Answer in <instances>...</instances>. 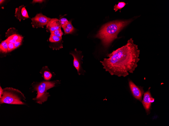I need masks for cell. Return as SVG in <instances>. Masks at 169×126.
I'll return each instance as SVG.
<instances>
[{
  "label": "cell",
  "instance_id": "6da1fadb",
  "mask_svg": "<svg viewBox=\"0 0 169 126\" xmlns=\"http://www.w3.org/2000/svg\"><path fill=\"white\" fill-rule=\"evenodd\" d=\"M140 50L132 38L126 45L108 54L100 62L105 71L112 75L125 77L133 73L139 61Z\"/></svg>",
  "mask_w": 169,
  "mask_h": 126
},
{
  "label": "cell",
  "instance_id": "7a4b0ae2",
  "mask_svg": "<svg viewBox=\"0 0 169 126\" xmlns=\"http://www.w3.org/2000/svg\"><path fill=\"white\" fill-rule=\"evenodd\" d=\"M131 21V20H116L106 23L102 26L95 37L100 39L103 45L107 47L117 38L119 32Z\"/></svg>",
  "mask_w": 169,
  "mask_h": 126
},
{
  "label": "cell",
  "instance_id": "3957f363",
  "mask_svg": "<svg viewBox=\"0 0 169 126\" xmlns=\"http://www.w3.org/2000/svg\"><path fill=\"white\" fill-rule=\"evenodd\" d=\"M60 81L56 80L53 81H43L35 83L33 85L34 90L37 91L36 96L33 99L36 103L42 104L46 101L50 95L47 91L60 83Z\"/></svg>",
  "mask_w": 169,
  "mask_h": 126
},
{
  "label": "cell",
  "instance_id": "277c9868",
  "mask_svg": "<svg viewBox=\"0 0 169 126\" xmlns=\"http://www.w3.org/2000/svg\"><path fill=\"white\" fill-rule=\"evenodd\" d=\"M0 98V104H26L24 95L18 90L12 88L3 89V93Z\"/></svg>",
  "mask_w": 169,
  "mask_h": 126
},
{
  "label": "cell",
  "instance_id": "5b68a950",
  "mask_svg": "<svg viewBox=\"0 0 169 126\" xmlns=\"http://www.w3.org/2000/svg\"><path fill=\"white\" fill-rule=\"evenodd\" d=\"M82 51H77L76 49H75L74 51L70 53V54L73 57V66L76 69L79 75H83L85 72L81 66L82 63V60L83 57V56L82 55Z\"/></svg>",
  "mask_w": 169,
  "mask_h": 126
},
{
  "label": "cell",
  "instance_id": "8992f818",
  "mask_svg": "<svg viewBox=\"0 0 169 126\" xmlns=\"http://www.w3.org/2000/svg\"><path fill=\"white\" fill-rule=\"evenodd\" d=\"M51 19L41 13L38 14L31 19L32 25L33 28H43L44 26L46 25Z\"/></svg>",
  "mask_w": 169,
  "mask_h": 126
},
{
  "label": "cell",
  "instance_id": "52a82bcc",
  "mask_svg": "<svg viewBox=\"0 0 169 126\" xmlns=\"http://www.w3.org/2000/svg\"><path fill=\"white\" fill-rule=\"evenodd\" d=\"M154 100L149 90L144 94L143 97L141 101L143 106L147 114L149 113L151 104Z\"/></svg>",
  "mask_w": 169,
  "mask_h": 126
},
{
  "label": "cell",
  "instance_id": "ba28073f",
  "mask_svg": "<svg viewBox=\"0 0 169 126\" xmlns=\"http://www.w3.org/2000/svg\"><path fill=\"white\" fill-rule=\"evenodd\" d=\"M129 87L134 97L140 101H141L143 91L137 87L131 80L129 81Z\"/></svg>",
  "mask_w": 169,
  "mask_h": 126
},
{
  "label": "cell",
  "instance_id": "9c48e42d",
  "mask_svg": "<svg viewBox=\"0 0 169 126\" xmlns=\"http://www.w3.org/2000/svg\"><path fill=\"white\" fill-rule=\"evenodd\" d=\"M15 16L19 21L29 18L25 6L22 5L15 9Z\"/></svg>",
  "mask_w": 169,
  "mask_h": 126
},
{
  "label": "cell",
  "instance_id": "30bf717a",
  "mask_svg": "<svg viewBox=\"0 0 169 126\" xmlns=\"http://www.w3.org/2000/svg\"><path fill=\"white\" fill-rule=\"evenodd\" d=\"M61 25L59 20L56 18L51 19L46 25V28L50 32L61 28Z\"/></svg>",
  "mask_w": 169,
  "mask_h": 126
},
{
  "label": "cell",
  "instance_id": "8fae6325",
  "mask_svg": "<svg viewBox=\"0 0 169 126\" xmlns=\"http://www.w3.org/2000/svg\"><path fill=\"white\" fill-rule=\"evenodd\" d=\"M40 72L42 74L44 79L46 80H50L52 77V74L47 66L44 67Z\"/></svg>",
  "mask_w": 169,
  "mask_h": 126
},
{
  "label": "cell",
  "instance_id": "7c38bea8",
  "mask_svg": "<svg viewBox=\"0 0 169 126\" xmlns=\"http://www.w3.org/2000/svg\"><path fill=\"white\" fill-rule=\"evenodd\" d=\"M49 41L51 43H57L60 44H62L63 41L62 37H57L52 34H51L49 39Z\"/></svg>",
  "mask_w": 169,
  "mask_h": 126
},
{
  "label": "cell",
  "instance_id": "4fadbf2b",
  "mask_svg": "<svg viewBox=\"0 0 169 126\" xmlns=\"http://www.w3.org/2000/svg\"><path fill=\"white\" fill-rule=\"evenodd\" d=\"M1 52L6 53L8 52V43L6 40L2 41L0 45Z\"/></svg>",
  "mask_w": 169,
  "mask_h": 126
},
{
  "label": "cell",
  "instance_id": "5bb4252c",
  "mask_svg": "<svg viewBox=\"0 0 169 126\" xmlns=\"http://www.w3.org/2000/svg\"><path fill=\"white\" fill-rule=\"evenodd\" d=\"M126 4L123 2H118L117 4H116L114 7V10L115 12L117 11L118 10H120V12L121 9L123 8Z\"/></svg>",
  "mask_w": 169,
  "mask_h": 126
},
{
  "label": "cell",
  "instance_id": "9a60e30c",
  "mask_svg": "<svg viewBox=\"0 0 169 126\" xmlns=\"http://www.w3.org/2000/svg\"><path fill=\"white\" fill-rule=\"evenodd\" d=\"M50 33L51 34H52L59 37H62V36L63 34V32L62 31L61 28L51 32Z\"/></svg>",
  "mask_w": 169,
  "mask_h": 126
},
{
  "label": "cell",
  "instance_id": "2e32d148",
  "mask_svg": "<svg viewBox=\"0 0 169 126\" xmlns=\"http://www.w3.org/2000/svg\"><path fill=\"white\" fill-rule=\"evenodd\" d=\"M17 30L14 28H11L9 29L6 33V35L9 37L15 34H16Z\"/></svg>",
  "mask_w": 169,
  "mask_h": 126
},
{
  "label": "cell",
  "instance_id": "e0dca14e",
  "mask_svg": "<svg viewBox=\"0 0 169 126\" xmlns=\"http://www.w3.org/2000/svg\"><path fill=\"white\" fill-rule=\"evenodd\" d=\"M10 36L12 38L15 39L17 41H22V40L23 38V37L21 35L16 34H13Z\"/></svg>",
  "mask_w": 169,
  "mask_h": 126
},
{
  "label": "cell",
  "instance_id": "ac0fdd59",
  "mask_svg": "<svg viewBox=\"0 0 169 126\" xmlns=\"http://www.w3.org/2000/svg\"><path fill=\"white\" fill-rule=\"evenodd\" d=\"M61 27L64 31L65 35L66 34H72L74 32L73 31L67 28L65 25H62Z\"/></svg>",
  "mask_w": 169,
  "mask_h": 126
},
{
  "label": "cell",
  "instance_id": "d6986e66",
  "mask_svg": "<svg viewBox=\"0 0 169 126\" xmlns=\"http://www.w3.org/2000/svg\"><path fill=\"white\" fill-rule=\"evenodd\" d=\"M65 25L69 29L72 31L74 32L75 29L72 25L71 21H69L68 23Z\"/></svg>",
  "mask_w": 169,
  "mask_h": 126
},
{
  "label": "cell",
  "instance_id": "ffe728a7",
  "mask_svg": "<svg viewBox=\"0 0 169 126\" xmlns=\"http://www.w3.org/2000/svg\"><path fill=\"white\" fill-rule=\"evenodd\" d=\"M8 52H10L15 49L14 44L12 43H8Z\"/></svg>",
  "mask_w": 169,
  "mask_h": 126
},
{
  "label": "cell",
  "instance_id": "44dd1931",
  "mask_svg": "<svg viewBox=\"0 0 169 126\" xmlns=\"http://www.w3.org/2000/svg\"><path fill=\"white\" fill-rule=\"evenodd\" d=\"M61 25H66L68 23L69 21L67 19L65 18H62L59 19Z\"/></svg>",
  "mask_w": 169,
  "mask_h": 126
},
{
  "label": "cell",
  "instance_id": "7402d4cb",
  "mask_svg": "<svg viewBox=\"0 0 169 126\" xmlns=\"http://www.w3.org/2000/svg\"><path fill=\"white\" fill-rule=\"evenodd\" d=\"M22 41H17L14 44L15 49L19 47L22 44Z\"/></svg>",
  "mask_w": 169,
  "mask_h": 126
},
{
  "label": "cell",
  "instance_id": "603a6c76",
  "mask_svg": "<svg viewBox=\"0 0 169 126\" xmlns=\"http://www.w3.org/2000/svg\"><path fill=\"white\" fill-rule=\"evenodd\" d=\"M44 1V0H34L33 1L32 3H41Z\"/></svg>",
  "mask_w": 169,
  "mask_h": 126
},
{
  "label": "cell",
  "instance_id": "cb8c5ba5",
  "mask_svg": "<svg viewBox=\"0 0 169 126\" xmlns=\"http://www.w3.org/2000/svg\"><path fill=\"white\" fill-rule=\"evenodd\" d=\"M3 89L1 87H0V98L2 96L3 93Z\"/></svg>",
  "mask_w": 169,
  "mask_h": 126
},
{
  "label": "cell",
  "instance_id": "d4e9b609",
  "mask_svg": "<svg viewBox=\"0 0 169 126\" xmlns=\"http://www.w3.org/2000/svg\"><path fill=\"white\" fill-rule=\"evenodd\" d=\"M4 0H0V4H1V3H2L4 2Z\"/></svg>",
  "mask_w": 169,
  "mask_h": 126
}]
</instances>
